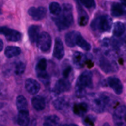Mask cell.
<instances>
[{"mask_svg": "<svg viewBox=\"0 0 126 126\" xmlns=\"http://www.w3.org/2000/svg\"><path fill=\"white\" fill-rule=\"evenodd\" d=\"M36 75L38 79L45 86H47L50 82V76L47 71H36Z\"/></svg>", "mask_w": 126, "mask_h": 126, "instance_id": "28", "label": "cell"}, {"mask_svg": "<svg viewBox=\"0 0 126 126\" xmlns=\"http://www.w3.org/2000/svg\"><path fill=\"white\" fill-rule=\"evenodd\" d=\"M21 52L22 50L19 47L10 46L6 47L4 50V54L6 57L11 59V58L19 55L21 54Z\"/></svg>", "mask_w": 126, "mask_h": 126, "instance_id": "22", "label": "cell"}, {"mask_svg": "<svg viewBox=\"0 0 126 126\" xmlns=\"http://www.w3.org/2000/svg\"><path fill=\"white\" fill-rule=\"evenodd\" d=\"M108 86L113 89L117 95H120L123 92V85L119 78L114 76L109 77L107 80Z\"/></svg>", "mask_w": 126, "mask_h": 126, "instance_id": "10", "label": "cell"}, {"mask_svg": "<svg viewBox=\"0 0 126 126\" xmlns=\"http://www.w3.org/2000/svg\"><path fill=\"white\" fill-rule=\"evenodd\" d=\"M76 46L80 47L82 48L83 50L86 51H89L91 49V46L81 34V33H79L78 35L77 38L76 40Z\"/></svg>", "mask_w": 126, "mask_h": 126, "instance_id": "23", "label": "cell"}, {"mask_svg": "<svg viewBox=\"0 0 126 126\" xmlns=\"http://www.w3.org/2000/svg\"><path fill=\"white\" fill-rule=\"evenodd\" d=\"M28 110L19 111L17 116V123L20 126H27L30 123Z\"/></svg>", "mask_w": 126, "mask_h": 126, "instance_id": "19", "label": "cell"}, {"mask_svg": "<svg viewBox=\"0 0 126 126\" xmlns=\"http://www.w3.org/2000/svg\"><path fill=\"white\" fill-rule=\"evenodd\" d=\"M16 106L17 110L19 111L28 110V103L27 99L23 95H18L16 98Z\"/></svg>", "mask_w": 126, "mask_h": 126, "instance_id": "25", "label": "cell"}, {"mask_svg": "<svg viewBox=\"0 0 126 126\" xmlns=\"http://www.w3.org/2000/svg\"><path fill=\"white\" fill-rule=\"evenodd\" d=\"M60 121V119L56 115L47 116L44 119L43 126H57Z\"/></svg>", "mask_w": 126, "mask_h": 126, "instance_id": "26", "label": "cell"}, {"mask_svg": "<svg viewBox=\"0 0 126 126\" xmlns=\"http://www.w3.org/2000/svg\"><path fill=\"white\" fill-rule=\"evenodd\" d=\"M110 102V97L105 94H94L91 97V105L94 111L101 113L105 110Z\"/></svg>", "mask_w": 126, "mask_h": 126, "instance_id": "3", "label": "cell"}, {"mask_svg": "<svg viewBox=\"0 0 126 126\" xmlns=\"http://www.w3.org/2000/svg\"><path fill=\"white\" fill-rule=\"evenodd\" d=\"M79 32L77 31H71L65 35V43L68 47H73L76 46V40Z\"/></svg>", "mask_w": 126, "mask_h": 126, "instance_id": "21", "label": "cell"}, {"mask_svg": "<svg viewBox=\"0 0 126 126\" xmlns=\"http://www.w3.org/2000/svg\"><path fill=\"white\" fill-rule=\"evenodd\" d=\"M76 4H77V10L78 13V24L80 26H86L88 23L89 22V16L87 15V12L83 9V8L81 6V3L79 1H76Z\"/></svg>", "mask_w": 126, "mask_h": 126, "instance_id": "15", "label": "cell"}, {"mask_svg": "<svg viewBox=\"0 0 126 126\" xmlns=\"http://www.w3.org/2000/svg\"><path fill=\"white\" fill-rule=\"evenodd\" d=\"M111 13L114 17H118L123 16L125 13V6H124L123 4L114 2L111 6Z\"/></svg>", "mask_w": 126, "mask_h": 126, "instance_id": "18", "label": "cell"}, {"mask_svg": "<svg viewBox=\"0 0 126 126\" xmlns=\"http://www.w3.org/2000/svg\"><path fill=\"white\" fill-rule=\"evenodd\" d=\"M125 25L121 22H117L114 24L113 27V34L116 37H121L125 33Z\"/></svg>", "mask_w": 126, "mask_h": 126, "instance_id": "24", "label": "cell"}, {"mask_svg": "<svg viewBox=\"0 0 126 126\" xmlns=\"http://www.w3.org/2000/svg\"><path fill=\"white\" fill-rule=\"evenodd\" d=\"M65 55V49L62 41L59 38H55L53 56L58 60H61Z\"/></svg>", "mask_w": 126, "mask_h": 126, "instance_id": "11", "label": "cell"}, {"mask_svg": "<svg viewBox=\"0 0 126 126\" xmlns=\"http://www.w3.org/2000/svg\"><path fill=\"white\" fill-rule=\"evenodd\" d=\"M66 126H78V125H76L75 124H69V125Z\"/></svg>", "mask_w": 126, "mask_h": 126, "instance_id": "39", "label": "cell"}, {"mask_svg": "<svg viewBox=\"0 0 126 126\" xmlns=\"http://www.w3.org/2000/svg\"><path fill=\"white\" fill-rule=\"evenodd\" d=\"M3 47H4V44H3V41H2V39H0V52H1L3 49Z\"/></svg>", "mask_w": 126, "mask_h": 126, "instance_id": "36", "label": "cell"}, {"mask_svg": "<svg viewBox=\"0 0 126 126\" xmlns=\"http://www.w3.org/2000/svg\"><path fill=\"white\" fill-rule=\"evenodd\" d=\"M39 30H40V27L36 25H32L29 27L28 29V34L30 41L32 43H34L36 42L39 34Z\"/></svg>", "mask_w": 126, "mask_h": 126, "instance_id": "17", "label": "cell"}, {"mask_svg": "<svg viewBox=\"0 0 126 126\" xmlns=\"http://www.w3.org/2000/svg\"><path fill=\"white\" fill-rule=\"evenodd\" d=\"M81 4L88 9L94 8L95 7V2L94 0H79Z\"/></svg>", "mask_w": 126, "mask_h": 126, "instance_id": "33", "label": "cell"}, {"mask_svg": "<svg viewBox=\"0 0 126 126\" xmlns=\"http://www.w3.org/2000/svg\"><path fill=\"white\" fill-rule=\"evenodd\" d=\"M26 68V65L23 62H18L15 64L14 73L17 75H22L25 72Z\"/></svg>", "mask_w": 126, "mask_h": 126, "instance_id": "30", "label": "cell"}, {"mask_svg": "<svg viewBox=\"0 0 126 126\" xmlns=\"http://www.w3.org/2000/svg\"><path fill=\"white\" fill-rule=\"evenodd\" d=\"M52 20L59 30L69 28L74 22L73 6L70 4H63L60 13L53 17Z\"/></svg>", "mask_w": 126, "mask_h": 126, "instance_id": "1", "label": "cell"}, {"mask_svg": "<svg viewBox=\"0 0 126 126\" xmlns=\"http://www.w3.org/2000/svg\"><path fill=\"white\" fill-rule=\"evenodd\" d=\"M28 14L35 21H39L43 20L46 17L47 14V10L45 7H32L28 9Z\"/></svg>", "mask_w": 126, "mask_h": 126, "instance_id": "8", "label": "cell"}, {"mask_svg": "<svg viewBox=\"0 0 126 126\" xmlns=\"http://www.w3.org/2000/svg\"><path fill=\"white\" fill-rule=\"evenodd\" d=\"M89 107L87 104L84 102H81V103H76L73 106V113L76 115L79 116H83L88 111Z\"/></svg>", "mask_w": 126, "mask_h": 126, "instance_id": "20", "label": "cell"}, {"mask_svg": "<svg viewBox=\"0 0 126 126\" xmlns=\"http://www.w3.org/2000/svg\"><path fill=\"white\" fill-rule=\"evenodd\" d=\"M102 126H110V124H108V123H105V124H103V125Z\"/></svg>", "mask_w": 126, "mask_h": 126, "instance_id": "38", "label": "cell"}, {"mask_svg": "<svg viewBox=\"0 0 126 126\" xmlns=\"http://www.w3.org/2000/svg\"><path fill=\"white\" fill-rule=\"evenodd\" d=\"M112 26V19L108 15H102L95 18L91 24L94 31L104 32L109 31Z\"/></svg>", "mask_w": 126, "mask_h": 126, "instance_id": "4", "label": "cell"}, {"mask_svg": "<svg viewBox=\"0 0 126 126\" xmlns=\"http://www.w3.org/2000/svg\"><path fill=\"white\" fill-rule=\"evenodd\" d=\"M87 61V57L80 52H75L73 55V63L76 67L80 68L84 66Z\"/></svg>", "mask_w": 126, "mask_h": 126, "instance_id": "14", "label": "cell"}, {"mask_svg": "<svg viewBox=\"0 0 126 126\" xmlns=\"http://www.w3.org/2000/svg\"><path fill=\"white\" fill-rule=\"evenodd\" d=\"M98 64H99L100 68L105 73H110L116 71V66L114 64L112 63L107 58L103 56V55H102L99 58Z\"/></svg>", "mask_w": 126, "mask_h": 126, "instance_id": "12", "label": "cell"}, {"mask_svg": "<svg viewBox=\"0 0 126 126\" xmlns=\"http://www.w3.org/2000/svg\"><path fill=\"white\" fill-rule=\"evenodd\" d=\"M49 9L52 14L57 16L61 12L62 7L58 2H52L49 4Z\"/></svg>", "mask_w": 126, "mask_h": 126, "instance_id": "29", "label": "cell"}, {"mask_svg": "<svg viewBox=\"0 0 126 126\" xmlns=\"http://www.w3.org/2000/svg\"><path fill=\"white\" fill-rule=\"evenodd\" d=\"M75 1H79V0H75Z\"/></svg>", "mask_w": 126, "mask_h": 126, "instance_id": "40", "label": "cell"}, {"mask_svg": "<svg viewBox=\"0 0 126 126\" xmlns=\"http://www.w3.org/2000/svg\"><path fill=\"white\" fill-rule=\"evenodd\" d=\"M92 87V74L90 71H84L78 79L76 84V94L82 97L86 94V89Z\"/></svg>", "mask_w": 126, "mask_h": 126, "instance_id": "2", "label": "cell"}, {"mask_svg": "<svg viewBox=\"0 0 126 126\" xmlns=\"http://www.w3.org/2000/svg\"><path fill=\"white\" fill-rule=\"evenodd\" d=\"M96 121V117L93 115H88L82 120L84 125L86 126H94Z\"/></svg>", "mask_w": 126, "mask_h": 126, "instance_id": "32", "label": "cell"}, {"mask_svg": "<svg viewBox=\"0 0 126 126\" xmlns=\"http://www.w3.org/2000/svg\"><path fill=\"white\" fill-rule=\"evenodd\" d=\"M68 102L65 98H60L55 100L54 102V106L55 109L59 111H62L68 107Z\"/></svg>", "mask_w": 126, "mask_h": 126, "instance_id": "27", "label": "cell"}, {"mask_svg": "<svg viewBox=\"0 0 126 126\" xmlns=\"http://www.w3.org/2000/svg\"><path fill=\"white\" fill-rule=\"evenodd\" d=\"M25 89L27 92L32 95H35L39 92L41 89L40 84L32 78H28L25 81Z\"/></svg>", "mask_w": 126, "mask_h": 126, "instance_id": "13", "label": "cell"}, {"mask_svg": "<svg viewBox=\"0 0 126 126\" xmlns=\"http://www.w3.org/2000/svg\"><path fill=\"white\" fill-rule=\"evenodd\" d=\"M126 108L125 105L118 107L113 113V121L114 126H126Z\"/></svg>", "mask_w": 126, "mask_h": 126, "instance_id": "6", "label": "cell"}, {"mask_svg": "<svg viewBox=\"0 0 126 126\" xmlns=\"http://www.w3.org/2000/svg\"><path fill=\"white\" fill-rule=\"evenodd\" d=\"M121 4H123L124 6H125L126 5V0H121Z\"/></svg>", "mask_w": 126, "mask_h": 126, "instance_id": "37", "label": "cell"}, {"mask_svg": "<svg viewBox=\"0 0 126 126\" xmlns=\"http://www.w3.org/2000/svg\"><path fill=\"white\" fill-rule=\"evenodd\" d=\"M70 89H71V83L67 78H63L57 81L54 86L53 91L57 94H59L62 92L70 91Z\"/></svg>", "mask_w": 126, "mask_h": 126, "instance_id": "9", "label": "cell"}, {"mask_svg": "<svg viewBox=\"0 0 126 126\" xmlns=\"http://www.w3.org/2000/svg\"><path fill=\"white\" fill-rule=\"evenodd\" d=\"M37 46L41 51L47 52L50 50L52 46V38L50 34L46 32L39 34L36 41Z\"/></svg>", "mask_w": 126, "mask_h": 126, "instance_id": "5", "label": "cell"}, {"mask_svg": "<svg viewBox=\"0 0 126 126\" xmlns=\"http://www.w3.org/2000/svg\"><path fill=\"white\" fill-rule=\"evenodd\" d=\"M0 34H3L7 41L11 42H17L22 38L19 32L7 27H0Z\"/></svg>", "mask_w": 126, "mask_h": 126, "instance_id": "7", "label": "cell"}, {"mask_svg": "<svg viewBox=\"0 0 126 126\" xmlns=\"http://www.w3.org/2000/svg\"><path fill=\"white\" fill-rule=\"evenodd\" d=\"M32 104L33 107L36 111H40L43 110L46 107L45 99L41 96H35L32 99Z\"/></svg>", "mask_w": 126, "mask_h": 126, "instance_id": "16", "label": "cell"}, {"mask_svg": "<svg viewBox=\"0 0 126 126\" xmlns=\"http://www.w3.org/2000/svg\"><path fill=\"white\" fill-rule=\"evenodd\" d=\"M71 71H72V68L70 65H67L65 67H64L62 71V75L63 78H68L70 74L71 73Z\"/></svg>", "mask_w": 126, "mask_h": 126, "instance_id": "34", "label": "cell"}, {"mask_svg": "<svg viewBox=\"0 0 126 126\" xmlns=\"http://www.w3.org/2000/svg\"><path fill=\"white\" fill-rule=\"evenodd\" d=\"M36 120L35 119H33L31 121H30L29 124L27 126H36Z\"/></svg>", "mask_w": 126, "mask_h": 126, "instance_id": "35", "label": "cell"}, {"mask_svg": "<svg viewBox=\"0 0 126 126\" xmlns=\"http://www.w3.org/2000/svg\"><path fill=\"white\" fill-rule=\"evenodd\" d=\"M47 66V62L46 59H40L36 66V71H46Z\"/></svg>", "mask_w": 126, "mask_h": 126, "instance_id": "31", "label": "cell"}]
</instances>
